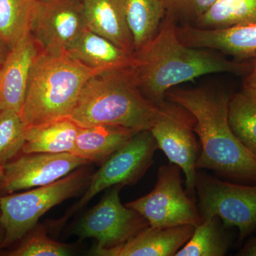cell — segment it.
<instances>
[{"instance_id": "obj_2", "label": "cell", "mask_w": 256, "mask_h": 256, "mask_svg": "<svg viewBox=\"0 0 256 256\" xmlns=\"http://www.w3.org/2000/svg\"><path fill=\"white\" fill-rule=\"evenodd\" d=\"M230 96L212 87L172 88L166 100L188 110L200 138L196 170H208L224 178L256 182V156L234 134L228 122Z\"/></svg>"}, {"instance_id": "obj_28", "label": "cell", "mask_w": 256, "mask_h": 256, "mask_svg": "<svg viewBox=\"0 0 256 256\" xmlns=\"http://www.w3.org/2000/svg\"><path fill=\"white\" fill-rule=\"evenodd\" d=\"M237 256H256V237L252 238L246 245L242 248Z\"/></svg>"}, {"instance_id": "obj_3", "label": "cell", "mask_w": 256, "mask_h": 256, "mask_svg": "<svg viewBox=\"0 0 256 256\" xmlns=\"http://www.w3.org/2000/svg\"><path fill=\"white\" fill-rule=\"evenodd\" d=\"M160 106L144 96L132 67L96 74L82 87L70 118L79 127L117 126L148 130Z\"/></svg>"}, {"instance_id": "obj_11", "label": "cell", "mask_w": 256, "mask_h": 256, "mask_svg": "<svg viewBox=\"0 0 256 256\" xmlns=\"http://www.w3.org/2000/svg\"><path fill=\"white\" fill-rule=\"evenodd\" d=\"M86 28L82 0H40L32 34L42 52L62 54Z\"/></svg>"}, {"instance_id": "obj_4", "label": "cell", "mask_w": 256, "mask_h": 256, "mask_svg": "<svg viewBox=\"0 0 256 256\" xmlns=\"http://www.w3.org/2000/svg\"><path fill=\"white\" fill-rule=\"evenodd\" d=\"M102 72L68 53L42 52L32 66L20 112L26 127L70 118L86 82Z\"/></svg>"}, {"instance_id": "obj_19", "label": "cell", "mask_w": 256, "mask_h": 256, "mask_svg": "<svg viewBox=\"0 0 256 256\" xmlns=\"http://www.w3.org/2000/svg\"><path fill=\"white\" fill-rule=\"evenodd\" d=\"M79 126L69 118L26 128L22 152L30 153H72Z\"/></svg>"}, {"instance_id": "obj_33", "label": "cell", "mask_w": 256, "mask_h": 256, "mask_svg": "<svg viewBox=\"0 0 256 256\" xmlns=\"http://www.w3.org/2000/svg\"><path fill=\"white\" fill-rule=\"evenodd\" d=\"M0 214H1V210H0Z\"/></svg>"}, {"instance_id": "obj_1", "label": "cell", "mask_w": 256, "mask_h": 256, "mask_svg": "<svg viewBox=\"0 0 256 256\" xmlns=\"http://www.w3.org/2000/svg\"><path fill=\"white\" fill-rule=\"evenodd\" d=\"M178 23L165 15L156 36L134 52L132 67L139 88L160 106L176 86L213 74H248L252 63L230 60L207 48L186 46L178 37Z\"/></svg>"}, {"instance_id": "obj_21", "label": "cell", "mask_w": 256, "mask_h": 256, "mask_svg": "<svg viewBox=\"0 0 256 256\" xmlns=\"http://www.w3.org/2000/svg\"><path fill=\"white\" fill-rule=\"evenodd\" d=\"M40 0H0V38L10 50L32 33Z\"/></svg>"}, {"instance_id": "obj_23", "label": "cell", "mask_w": 256, "mask_h": 256, "mask_svg": "<svg viewBox=\"0 0 256 256\" xmlns=\"http://www.w3.org/2000/svg\"><path fill=\"white\" fill-rule=\"evenodd\" d=\"M256 22V0H218L193 26L220 28Z\"/></svg>"}, {"instance_id": "obj_7", "label": "cell", "mask_w": 256, "mask_h": 256, "mask_svg": "<svg viewBox=\"0 0 256 256\" xmlns=\"http://www.w3.org/2000/svg\"><path fill=\"white\" fill-rule=\"evenodd\" d=\"M180 171L171 163L160 166L154 188L126 206L137 210L151 226H196L202 222L201 215L193 198L184 190Z\"/></svg>"}, {"instance_id": "obj_26", "label": "cell", "mask_w": 256, "mask_h": 256, "mask_svg": "<svg viewBox=\"0 0 256 256\" xmlns=\"http://www.w3.org/2000/svg\"><path fill=\"white\" fill-rule=\"evenodd\" d=\"M74 248L69 244L56 242L40 228L9 254L11 256H66L72 255Z\"/></svg>"}, {"instance_id": "obj_15", "label": "cell", "mask_w": 256, "mask_h": 256, "mask_svg": "<svg viewBox=\"0 0 256 256\" xmlns=\"http://www.w3.org/2000/svg\"><path fill=\"white\" fill-rule=\"evenodd\" d=\"M193 226L160 227L148 226L127 242L107 250H92L97 256H175L193 234Z\"/></svg>"}, {"instance_id": "obj_13", "label": "cell", "mask_w": 256, "mask_h": 256, "mask_svg": "<svg viewBox=\"0 0 256 256\" xmlns=\"http://www.w3.org/2000/svg\"><path fill=\"white\" fill-rule=\"evenodd\" d=\"M176 33L186 46L207 48L242 60L256 56V22L220 28H201L178 24Z\"/></svg>"}, {"instance_id": "obj_29", "label": "cell", "mask_w": 256, "mask_h": 256, "mask_svg": "<svg viewBox=\"0 0 256 256\" xmlns=\"http://www.w3.org/2000/svg\"><path fill=\"white\" fill-rule=\"evenodd\" d=\"M244 84L256 90V56L252 62V70L248 74L247 78Z\"/></svg>"}, {"instance_id": "obj_31", "label": "cell", "mask_w": 256, "mask_h": 256, "mask_svg": "<svg viewBox=\"0 0 256 256\" xmlns=\"http://www.w3.org/2000/svg\"><path fill=\"white\" fill-rule=\"evenodd\" d=\"M3 176H4V170H3L2 165H0V182L2 180Z\"/></svg>"}, {"instance_id": "obj_27", "label": "cell", "mask_w": 256, "mask_h": 256, "mask_svg": "<svg viewBox=\"0 0 256 256\" xmlns=\"http://www.w3.org/2000/svg\"><path fill=\"white\" fill-rule=\"evenodd\" d=\"M165 15L176 23L194 24L218 0H160Z\"/></svg>"}, {"instance_id": "obj_9", "label": "cell", "mask_w": 256, "mask_h": 256, "mask_svg": "<svg viewBox=\"0 0 256 256\" xmlns=\"http://www.w3.org/2000/svg\"><path fill=\"white\" fill-rule=\"evenodd\" d=\"M192 114L182 106L166 100L150 131L170 163L178 165L186 178V192L193 198L196 193V164L200 156V142L194 132Z\"/></svg>"}, {"instance_id": "obj_25", "label": "cell", "mask_w": 256, "mask_h": 256, "mask_svg": "<svg viewBox=\"0 0 256 256\" xmlns=\"http://www.w3.org/2000/svg\"><path fill=\"white\" fill-rule=\"evenodd\" d=\"M26 126L18 112L0 109V165H4L22 151Z\"/></svg>"}, {"instance_id": "obj_17", "label": "cell", "mask_w": 256, "mask_h": 256, "mask_svg": "<svg viewBox=\"0 0 256 256\" xmlns=\"http://www.w3.org/2000/svg\"><path fill=\"white\" fill-rule=\"evenodd\" d=\"M87 28L116 46L134 53L133 38L122 0H82Z\"/></svg>"}, {"instance_id": "obj_22", "label": "cell", "mask_w": 256, "mask_h": 256, "mask_svg": "<svg viewBox=\"0 0 256 256\" xmlns=\"http://www.w3.org/2000/svg\"><path fill=\"white\" fill-rule=\"evenodd\" d=\"M229 124L234 134L256 156V90L244 85L240 92L230 96Z\"/></svg>"}, {"instance_id": "obj_16", "label": "cell", "mask_w": 256, "mask_h": 256, "mask_svg": "<svg viewBox=\"0 0 256 256\" xmlns=\"http://www.w3.org/2000/svg\"><path fill=\"white\" fill-rule=\"evenodd\" d=\"M67 53L89 68L102 72L130 68L136 64L134 53L120 48L88 28L70 45Z\"/></svg>"}, {"instance_id": "obj_20", "label": "cell", "mask_w": 256, "mask_h": 256, "mask_svg": "<svg viewBox=\"0 0 256 256\" xmlns=\"http://www.w3.org/2000/svg\"><path fill=\"white\" fill-rule=\"evenodd\" d=\"M134 52L156 36L165 16L160 0H122Z\"/></svg>"}, {"instance_id": "obj_6", "label": "cell", "mask_w": 256, "mask_h": 256, "mask_svg": "<svg viewBox=\"0 0 256 256\" xmlns=\"http://www.w3.org/2000/svg\"><path fill=\"white\" fill-rule=\"evenodd\" d=\"M158 146L150 130L139 131L114 152L92 175L85 193L70 207L56 226H62L70 217L82 210L101 192L116 186H132L140 180L154 162Z\"/></svg>"}, {"instance_id": "obj_5", "label": "cell", "mask_w": 256, "mask_h": 256, "mask_svg": "<svg viewBox=\"0 0 256 256\" xmlns=\"http://www.w3.org/2000/svg\"><path fill=\"white\" fill-rule=\"evenodd\" d=\"M92 175L84 166L50 184L0 197V224L4 229L2 247L22 238L48 210L77 196L87 188Z\"/></svg>"}, {"instance_id": "obj_8", "label": "cell", "mask_w": 256, "mask_h": 256, "mask_svg": "<svg viewBox=\"0 0 256 256\" xmlns=\"http://www.w3.org/2000/svg\"><path fill=\"white\" fill-rule=\"evenodd\" d=\"M196 193L202 220L217 216L238 229L242 242L256 228V185L244 186L197 173Z\"/></svg>"}, {"instance_id": "obj_32", "label": "cell", "mask_w": 256, "mask_h": 256, "mask_svg": "<svg viewBox=\"0 0 256 256\" xmlns=\"http://www.w3.org/2000/svg\"><path fill=\"white\" fill-rule=\"evenodd\" d=\"M3 240H4V234L0 232V248L2 247Z\"/></svg>"}, {"instance_id": "obj_14", "label": "cell", "mask_w": 256, "mask_h": 256, "mask_svg": "<svg viewBox=\"0 0 256 256\" xmlns=\"http://www.w3.org/2000/svg\"><path fill=\"white\" fill-rule=\"evenodd\" d=\"M42 52L32 33L10 50L0 66V109H10L20 114L32 66Z\"/></svg>"}, {"instance_id": "obj_18", "label": "cell", "mask_w": 256, "mask_h": 256, "mask_svg": "<svg viewBox=\"0 0 256 256\" xmlns=\"http://www.w3.org/2000/svg\"><path fill=\"white\" fill-rule=\"evenodd\" d=\"M138 132L117 126L80 127L72 154L90 163L102 164Z\"/></svg>"}, {"instance_id": "obj_12", "label": "cell", "mask_w": 256, "mask_h": 256, "mask_svg": "<svg viewBox=\"0 0 256 256\" xmlns=\"http://www.w3.org/2000/svg\"><path fill=\"white\" fill-rule=\"evenodd\" d=\"M89 162L72 153H30L3 165L0 184L6 193L50 184Z\"/></svg>"}, {"instance_id": "obj_10", "label": "cell", "mask_w": 256, "mask_h": 256, "mask_svg": "<svg viewBox=\"0 0 256 256\" xmlns=\"http://www.w3.org/2000/svg\"><path fill=\"white\" fill-rule=\"evenodd\" d=\"M116 185L108 188L100 202L77 222L74 232L79 238H94L97 245L92 250H107L127 242L140 230L149 226L137 210L121 203Z\"/></svg>"}, {"instance_id": "obj_30", "label": "cell", "mask_w": 256, "mask_h": 256, "mask_svg": "<svg viewBox=\"0 0 256 256\" xmlns=\"http://www.w3.org/2000/svg\"><path fill=\"white\" fill-rule=\"evenodd\" d=\"M10 50V47L0 38V66L4 63L8 54H9Z\"/></svg>"}, {"instance_id": "obj_24", "label": "cell", "mask_w": 256, "mask_h": 256, "mask_svg": "<svg viewBox=\"0 0 256 256\" xmlns=\"http://www.w3.org/2000/svg\"><path fill=\"white\" fill-rule=\"evenodd\" d=\"M229 247L228 237L217 216L204 218L175 256H224Z\"/></svg>"}]
</instances>
